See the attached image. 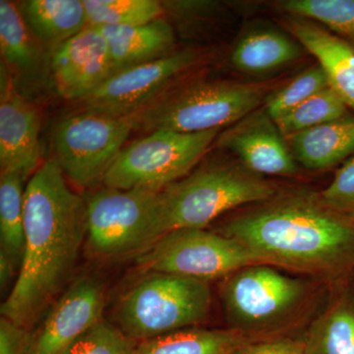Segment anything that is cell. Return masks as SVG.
I'll return each instance as SVG.
<instances>
[{
	"instance_id": "cell-1",
	"label": "cell",
	"mask_w": 354,
	"mask_h": 354,
	"mask_svg": "<svg viewBox=\"0 0 354 354\" xmlns=\"http://www.w3.org/2000/svg\"><path fill=\"white\" fill-rule=\"evenodd\" d=\"M85 239V197L55 158L46 160L26 186L24 254L1 315L31 330L64 292Z\"/></svg>"
},
{
	"instance_id": "cell-2",
	"label": "cell",
	"mask_w": 354,
	"mask_h": 354,
	"mask_svg": "<svg viewBox=\"0 0 354 354\" xmlns=\"http://www.w3.org/2000/svg\"><path fill=\"white\" fill-rule=\"evenodd\" d=\"M258 264L328 279L354 270V221L328 208L319 194L277 193L221 225Z\"/></svg>"
},
{
	"instance_id": "cell-3",
	"label": "cell",
	"mask_w": 354,
	"mask_h": 354,
	"mask_svg": "<svg viewBox=\"0 0 354 354\" xmlns=\"http://www.w3.org/2000/svg\"><path fill=\"white\" fill-rule=\"evenodd\" d=\"M276 194L274 184L241 164L216 162L202 165L160 191L165 232L204 228L228 211L259 204Z\"/></svg>"
},
{
	"instance_id": "cell-4",
	"label": "cell",
	"mask_w": 354,
	"mask_h": 354,
	"mask_svg": "<svg viewBox=\"0 0 354 354\" xmlns=\"http://www.w3.org/2000/svg\"><path fill=\"white\" fill-rule=\"evenodd\" d=\"M208 281L165 272H150L127 291L116 307L118 328L144 342L197 327L209 316Z\"/></svg>"
},
{
	"instance_id": "cell-5",
	"label": "cell",
	"mask_w": 354,
	"mask_h": 354,
	"mask_svg": "<svg viewBox=\"0 0 354 354\" xmlns=\"http://www.w3.org/2000/svg\"><path fill=\"white\" fill-rule=\"evenodd\" d=\"M160 192L104 186L85 197L88 255L115 261L146 251L165 234Z\"/></svg>"
},
{
	"instance_id": "cell-6",
	"label": "cell",
	"mask_w": 354,
	"mask_h": 354,
	"mask_svg": "<svg viewBox=\"0 0 354 354\" xmlns=\"http://www.w3.org/2000/svg\"><path fill=\"white\" fill-rule=\"evenodd\" d=\"M259 84L211 81L191 84L160 95L135 114L136 129L197 133L235 124L265 102Z\"/></svg>"
},
{
	"instance_id": "cell-7",
	"label": "cell",
	"mask_w": 354,
	"mask_h": 354,
	"mask_svg": "<svg viewBox=\"0 0 354 354\" xmlns=\"http://www.w3.org/2000/svg\"><path fill=\"white\" fill-rule=\"evenodd\" d=\"M220 130L151 132L122 149L102 184L116 189L160 192L193 171Z\"/></svg>"
},
{
	"instance_id": "cell-8",
	"label": "cell",
	"mask_w": 354,
	"mask_h": 354,
	"mask_svg": "<svg viewBox=\"0 0 354 354\" xmlns=\"http://www.w3.org/2000/svg\"><path fill=\"white\" fill-rule=\"evenodd\" d=\"M309 288L267 264L242 268L221 288V305L230 329L247 337L278 329L301 308Z\"/></svg>"
},
{
	"instance_id": "cell-9",
	"label": "cell",
	"mask_w": 354,
	"mask_h": 354,
	"mask_svg": "<svg viewBox=\"0 0 354 354\" xmlns=\"http://www.w3.org/2000/svg\"><path fill=\"white\" fill-rule=\"evenodd\" d=\"M135 115L84 111L64 118L53 132L55 160L65 177L80 188L104 183L133 130Z\"/></svg>"
},
{
	"instance_id": "cell-10",
	"label": "cell",
	"mask_w": 354,
	"mask_h": 354,
	"mask_svg": "<svg viewBox=\"0 0 354 354\" xmlns=\"http://www.w3.org/2000/svg\"><path fill=\"white\" fill-rule=\"evenodd\" d=\"M254 264H258L257 261L241 242L204 228H178L167 232L137 257V265L147 272H165L204 281L227 278Z\"/></svg>"
},
{
	"instance_id": "cell-11",
	"label": "cell",
	"mask_w": 354,
	"mask_h": 354,
	"mask_svg": "<svg viewBox=\"0 0 354 354\" xmlns=\"http://www.w3.org/2000/svg\"><path fill=\"white\" fill-rule=\"evenodd\" d=\"M199 58V51L184 50L116 72L83 100L84 111L113 116L135 115L157 100L169 83L191 68Z\"/></svg>"
},
{
	"instance_id": "cell-12",
	"label": "cell",
	"mask_w": 354,
	"mask_h": 354,
	"mask_svg": "<svg viewBox=\"0 0 354 354\" xmlns=\"http://www.w3.org/2000/svg\"><path fill=\"white\" fill-rule=\"evenodd\" d=\"M106 295L99 279L80 276L48 309L28 354H64L88 329L102 320Z\"/></svg>"
},
{
	"instance_id": "cell-13",
	"label": "cell",
	"mask_w": 354,
	"mask_h": 354,
	"mask_svg": "<svg viewBox=\"0 0 354 354\" xmlns=\"http://www.w3.org/2000/svg\"><path fill=\"white\" fill-rule=\"evenodd\" d=\"M113 74L109 44L93 26H87L50 55V84L64 100L83 101Z\"/></svg>"
},
{
	"instance_id": "cell-14",
	"label": "cell",
	"mask_w": 354,
	"mask_h": 354,
	"mask_svg": "<svg viewBox=\"0 0 354 354\" xmlns=\"http://www.w3.org/2000/svg\"><path fill=\"white\" fill-rule=\"evenodd\" d=\"M39 116L31 102L14 86L6 67L0 68V169L27 178L41 167Z\"/></svg>"
},
{
	"instance_id": "cell-15",
	"label": "cell",
	"mask_w": 354,
	"mask_h": 354,
	"mask_svg": "<svg viewBox=\"0 0 354 354\" xmlns=\"http://www.w3.org/2000/svg\"><path fill=\"white\" fill-rule=\"evenodd\" d=\"M218 138V145L234 153L253 174L290 176L297 172L290 146L265 109L248 114Z\"/></svg>"
},
{
	"instance_id": "cell-16",
	"label": "cell",
	"mask_w": 354,
	"mask_h": 354,
	"mask_svg": "<svg viewBox=\"0 0 354 354\" xmlns=\"http://www.w3.org/2000/svg\"><path fill=\"white\" fill-rule=\"evenodd\" d=\"M0 50L1 64L27 99L50 83L51 53L30 31L17 4L8 0L0 1Z\"/></svg>"
},
{
	"instance_id": "cell-17",
	"label": "cell",
	"mask_w": 354,
	"mask_h": 354,
	"mask_svg": "<svg viewBox=\"0 0 354 354\" xmlns=\"http://www.w3.org/2000/svg\"><path fill=\"white\" fill-rule=\"evenodd\" d=\"M288 31L318 60L327 75L330 87L348 108L354 109V46L312 21L290 16L285 21Z\"/></svg>"
},
{
	"instance_id": "cell-18",
	"label": "cell",
	"mask_w": 354,
	"mask_h": 354,
	"mask_svg": "<svg viewBox=\"0 0 354 354\" xmlns=\"http://www.w3.org/2000/svg\"><path fill=\"white\" fill-rule=\"evenodd\" d=\"M111 51L114 74L171 55L176 43L171 25L164 18L129 27H97Z\"/></svg>"
},
{
	"instance_id": "cell-19",
	"label": "cell",
	"mask_w": 354,
	"mask_h": 354,
	"mask_svg": "<svg viewBox=\"0 0 354 354\" xmlns=\"http://www.w3.org/2000/svg\"><path fill=\"white\" fill-rule=\"evenodd\" d=\"M293 158L310 169H325L354 153V116L346 115L288 137Z\"/></svg>"
},
{
	"instance_id": "cell-20",
	"label": "cell",
	"mask_w": 354,
	"mask_h": 354,
	"mask_svg": "<svg viewBox=\"0 0 354 354\" xmlns=\"http://www.w3.org/2000/svg\"><path fill=\"white\" fill-rule=\"evenodd\" d=\"M17 6L30 31L50 53L88 26L83 0H25Z\"/></svg>"
},
{
	"instance_id": "cell-21",
	"label": "cell",
	"mask_w": 354,
	"mask_h": 354,
	"mask_svg": "<svg viewBox=\"0 0 354 354\" xmlns=\"http://www.w3.org/2000/svg\"><path fill=\"white\" fill-rule=\"evenodd\" d=\"M301 55L299 46L277 30L260 28L247 32L235 44L232 64L246 73H264L295 62Z\"/></svg>"
},
{
	"instance_id": "cell-22",
	"label": "cell",
	"mask_w": 354,
	"mask_h": 354,
	"mask_svg": "<svg viewBox=\"0 0 354 354\" xmlns=\"http://www.w3.org/2000/svg\"><path fill=\"white\" fill-rule=\"evenodd\" d=\"M248 341L234 329L188 328L140 342L136 354H230Z\"/></svg>"
},
{
	"instance_id": "cell-23",
	"label": "cell",
	"mask_w": 354,
	"mask_h": 354,
	"mask_svg": "<svg viewBox=\"0 0 354 354\" xmlns=\"http://www.w3.org/2000/svg\"><path fill=\"white\" fill-rule=\"evenodd\" d=\"M304 346V354H354V300L337 298L312 322Z\"/></svg>"
},
{
	"instance_id": "cell-24",
	"label": "cell",
	"mask_w": 354,
	"mask_h": 354,
	"mask_svg": "<svg viewBox=\"0 0 354 354\" xmlns=\"http://www.w3.org/2000/svg\"><path fill=\"white\" fill-rule=\"evenodd\" d=\"M25 180L18 172L0 174V250L17 266L25 249Z\"/></svg>"
},
{
	"instance_id": "cell-25",
	"label": "cell",
	"mask_w": 354,
	"mask_h": 354,
	"mask_svg": "<svg viewBox=\"0 0 354 354\" xmlns=\"http://www.w3.org/2000/svg\"><path fill=\"white\" fill-rule=\"evenodd\" d=\"M88 26L129 27L148 24L165 14L156 0H83Z\"/></svg>"
},
{
	"instance_id": "cell-26",
	"label": "cell",
	"mask_w": 354,
	"mask_h": 354,
	"mask_svg": "<svg viewBox=\"0 0 354 354\" xmlns=\"http://www.w3.org/2000/svg\"><path fill=\"white\" fill-rule=\"evenodd\" d=\"M348 106L332 88L309 97L290 113L274 121L285 138L348 115Z\"/></svg>"
},
{
	"instance_id": "cell-27",
	"label": "cell",
	"mask_w": 354,
	"mask_h": 354,
	"mask_svg": "<svg viewBox=\"0 0 354 354\" xmlns=\"http://www.w3.org/2000/svg\"><path fill=\"white\" fill-rule=\"evenodd\" d=\"M276 6L290 16L315 20L354 39V0H285Z\"/></svg>"
},
{
	"instance_id": "cell-28",
	"label": "cell",
	"mask_w": 354,
	"mask_h": 354,
	"mask_svg": "<svg viewBox=\"0 0 354 354\" xmlns=\"http://www.w3.org/2000/svg\"><path fill=\"white\" fill-rule=\"evenodd\" d=\"M328 87L330 85L327 75L317 64L268 95L264 102L265 111L272 120H281L309 97Z\"/></svg>"
},
{
	"instance_id": "cell-29",
	"label": "cell",
	"mask_w": 354,
	"mask_h": 354,
	"mask_svg": "<svg viewBox=\"0 0 354 354\" xmlns=\"http://www.w3.org/2000/svg\"><path fill=\"white\" fill-rule=\"evenodd\" d=\"M134 339L102 319L93 326L64 354H136Z\"/></svg>"
},
{
	"instance_id": "cell-30",
	"label": "cell",
	"mask_w": 354,
	"mask_h": 354,
	"mask_svg": "<svg viewBox=\"0 0 354 354\" xmlns=\"http://www.w3.org/2000/svg\"><path fill=\"white\" fill-rule=\"evenodd\" d=\"M319 196L328 208L354 221V157L335 172L332 183Z\"/></svg>"
},
{
	"instance_id": "cell-31",
	"label": "cell",
	"mask_w": 354,
	"mask_h": 354,
	"mask_svg": "<svg viewBox=\"0 0 354 354\" xmlns=\"http://www.w3.org/2000/svg\"><path fill=\"white\" fill-rule=\"evenodd\" d=\"M32 341L30 330L6 317L0 319V354H28Z\"/></svg>"
},
{
	"instance_id": "cell-32",
	"label": "cell",
	"mask_w": 354,
	"mask_h": 354,
	"mask_svg": "<svg viewBox=\"0 0 354 354\" xmlns=\"http://www.w3.org/2000/svg\"><path fill=\"white\" fill-rule=\"evenodd\" d=\"M230 354H304V341L290 337L248 341Z\"/></svg>"
},
{
	"instance_id": "cell-33",
	"label": "cell",
	"mask_w": 354,
	"mask_h": 354,
	"mask_svg": "<svg viewBox=\"0 0 354 354\" xmlns=\"http://www.w3.org/2000/svg\"><path fill=\"white\" fill-rule=\"evenodd\" d=\"M17 267L10 256L0 250V288L2 291L6 290L10 285Z\"/></svg>"
},
{
	"instance_id": "cell-34",
	"label": "cell",
	"mask_w": 354,
	"mask_h": 354,
	"mask_svg": "<svg viewBox=\"0 0 354 354\" xmlns=\"http://www.w3.org/2000/svg\"><path fill=\"white\" fill-rule=\"evenodd\" d=\"M348 41H351V43L354 46V39H348Z\"/></svg>"
}]
</instances>
